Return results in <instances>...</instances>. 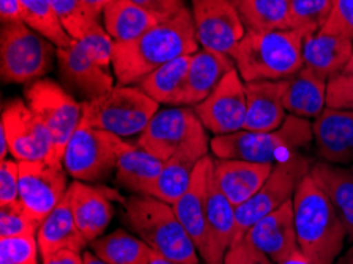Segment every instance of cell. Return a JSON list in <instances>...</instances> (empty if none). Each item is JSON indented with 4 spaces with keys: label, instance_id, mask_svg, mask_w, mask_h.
<instances>
[{
    "label": "cell",
    "instance_id": "cell-1",
    "mask_svg": "<svg viewBox=\"0 0 353 264\" xmlns=\"http://www.w3.org/2000/svg\"><path fill=\"white\" fill-rule=\"evenodd\" d=\"M198 50L194 18L190 10L184 8L135 40L114 43L113 73L117 85H138L154 70Z\"/></svg>",
    "mask_w": 353,
    "mask_h": 264
},
{
    "label": "cell",
    "instance_id": "cell-2",
    "mask_svg": "<svg viewBox=\"0 0 353 264\" xmlns=\"http://www.w3.org/2000/svg\"><path fill=\"white\" fill-rule=\"evenodd\" d=\"M298 247L312 264H333L344 249L347 233L330 198L311 172L293 195Z\"/></svg>",
    "mask_w": 353,
    "mask_h": 264
},
{
    "label": "cell",
    "instance_id": "cell-3",
    "mask_svg": "<svg viewBox=\"0 0 353 264\" xmlns=\"http://www.w3.org/2000/svg\"><path fill=\"white\" fill-rule=\"evenodd\" d=\"M122 204L124 223L154 252L178 264H200L196 247L171 204L146 195H132Z\"/></svg>",
    "mask_w": 353,
    "mask_h": 264
},
{
    "label": "cell",
    "instance_id": "cell-4",
    "mask_svg": "<svg viewBox=\"0 0 353 264\" xmlns=\"http://www.w3.org/2000/svg\"><path fill=\"white\" fill-rule=\"evenodd\" d=\"M304 34L293 29L255 32L245 30L232 59L244 83L281 81L303 67Z\"/></svg>",
    "mask_w": 353,
    "mask_h": 264
},
{
    "label": "cell",
    "instance_id": "cell-5",
    "mask_svg": "<svg viewBox=\"0 0 353 264\" xmlns=\"http://www.w3.org/2000/svg\"><path fill=\"white\" fill-rule=\"evenodd\" d=\"M312 141V122L288 114L285 122L276 130H241L225 136H212L211 150L217 159L279 163L296 155L298 150L311 145Z\"/></svg>",
    "mask_w": 353,
    "mask_h": 264
},
{
    "label": "cell",
    "instance_id": "cell-6",
    "mask_svg": "<svg viewBox=\"0 0 353 264\" xmlns=\"http://www.w3.org/2000/svg\"><path fill=\"white\" fill-rule=\"evenodd\" d=\"M159 106L138 85H114L110 92L83 101V121L122 139L140 136Z\"/></svg>",
    "mask_w": 353,
    "mask_h": 264
},
{
    "label": "cell",
    "instance_id": "cell-7",
    "mask_svg": "<svg viewBox=\"0 0 353 264\" xmlns=\"http://www.w3.org/2000/svg\"><path fill=\"white\" fill-rule=\"evenodd\" d=\"M57 46L23 21L2 24L0 74L3 83L29 84L41 79L54 65Z\"/></svg>",
    "mask_w": 353,
    "mask_h": 264
},
{
    "label": "cell",
    "instance_id": "cell-8",
    "mask_svg": "<svg viewBox=\"0 0 353 264\" xmlns=\"http://www.w3.org/2000/svg\"><path fill=\"white\" fill-rule=\"evenodd\" d=\"M24 97L26 103L50 132L52 152L48 163L63 166V152L68 139L83 119V103L74 100L62 84L46 78L26 85Z\"/></svg>",
    "mask_w": 353,
    "mask_h": 264
},
{
    "label": "cell",
    "instance_id": "cell-9",
    "mask_svg": "<svg viewBox=\"0 0 353 264\" xmlns=\"http://www.w3.org/2000/svg\"><path fill=\"white\" fill-rule=\"evenodd\" d=\"M125 141L113 133L94 128L81 119L63 152V168L74 181L103 182L116 171Z\"/></svg>",
    "mask_w": 353,
    "mask_h": 264
},
{
    "label": "cell",
    "instance_id": "cell-10",
    "mask_svg": "<svg viewBox=\"0 0 353 264\" xmlns=\"http://www.w3.org/2000/svg\"><path fill=\"white\" fill-rule=\"evenodd\" d=\"M311 166L306 159L298 154L274 165L265 184L248 201L236 207V236L233 245L243 241L248 230L260 219L293 199L299 182L309 174Z\"/></svg>",
    "mask_w": 353,
    "mask_h": 264
},
{
    "label": "cell",
    "instance_id": "cell-11",
    "mask_svg": "<svg viewBox=\"0 0 353 264\" xmlns=\"http://www.w3.org/2000/svg\"><path fill=\"white\" fill-rule=\"evenodd\" d=\"M67 174L63 166L46 161H19V203L39 225L67 196Z\"/></svg>",
    "mask_w": 353,
    "mask_h": 264
},
{
    "label": "cell",
    "instance_id": "cell-12",
    "mask_svg": "<svg viewBox=\"0 0 353 264\" xmlns=\"http://www.w3.org/2000/svg\"><path fill=\"white\" fill-rule=\"evenodd\" d=\"M0 132L7 136L10 154L18 161H50L52 143L50 132L21 99L5 101Z\"/></svg>",
    "mask_w": 353,
    "mask_h": 264
},
{
    "label": "cell",
    "instance_id": "cell-13",
    "mask_svg": "<svg viewBox=\"0 0 353 264\" xmlns=\"http://www.w3.org/2000/svg\"><path fill=\"white\" fill-rule=\"evenodd\" d=\"M190 12L200 48L232 56L245 35L232 0H192Z\"/></svg>",
    "mask_w": 353,
    "mask_h": 264
},
{
    "label": "cell",
    "instance_id": "cell-14",
    "mask_svg": "<svg viewBox=\"0 0 353 264\" xmlns=\"http://www.w3.org/2000/svg\"><path fill=\"white\" fill-rule=\"evenodd\" d=\"M198 119L203 127L214 136H225L244 130L248 99H245V83L238 70L230 72L217 89L194 106Z\"/></svg>",
    "mask_w": 353,
    "mask_h": 264
},
{
    "label": "cell",
    "instance_id": "cell-15",
    "mask_svg": "<svg viewBox=\"0 0 353 264\" xmlns=\"http://www.w3.org/2000/svg\"><path fill=\"white\" fill-rule=\"evenodd\" d=\"M57 63L63 88L72 95L83 97L84 101L97 99L114 88L110 68L101 65L79 40H73L67 48H57Z\"/></svg>",
    "mask_w": 353,
    "mask_h": 264
},
{
    "label": "cell",
    "instance_id": "cell-16",
    "mask_svg": "<svg viewBox=\"0 0 353 264\" xmlns=\"http://www.w3.org/2000/svg\"><path fill=\"white\" fill-rule=\"evenodd\" d=\"M201 128L203 123L198 119L194 108L170 106L159 110L152 116L148 127L138 136L137 145L154 157L167 161Z\"/></svg>",
    "mask_w": 353,
    "mask_h": 264
},
{
    "label": "cell",
    "instance_id": "cell-17",
    "mask_svg": "<svg viewBox=\"0 0 353 264\" xmlns=\"http://www.w3.org/2000/svg\"><path fill=\"white\" fill-rule=\"evenodd\" d=\"M208 149H211V139L208 136V130L203 127L167 161H163L162 171L146 196L157 198L173 206L189 188L192 176L198 163L208 155Z\"/></svg>",
    "mask_w": 353,
    "mask_h": 264
},
{
    "label": "cell",
    "instance_id": "cell-18",
    "mask_svg": "<svg viewBox=\"0 0 353 264\" xmlns=\"http://www.w3.org/2000/svg\"><path fill=\"white\" fill-rule=\"evenodd\" d=\"M214 170V159L206 155L192 176L190 185L184 192L178 201L173 204V209L178 215L179 222L190 236L201 260L206 264H211V249H210V234H208V192H210V182Z\"/></svg>",
    "mask_w": 353,
    "mask_h": 264
},
{
    "label": "cell",
    "instance_id": "cell-19",
    "mask_svg": "<svg viewBox=\"0 0 353 264\" xmlns=\"http://www.w3.org/2000/svg\"><path fill=\"white\" fill-rule=\"evenodd\" d=\"M67 195L74 222L89 244L103 236L105 230L108 228L114 215L113 201H125L114 188L90 185L81 181H74L70 184Z\"/></svg>",
    "mask_w": 353,
    "mask_h": 264
},
{
    "label": "cell",
    "instance_id": "cell-20",
    "mask_svg": "<svg viewBox=\"0 0 353 264\" xmlns=\"http://www.w3.org/2000/svg\"><path fill=\"white\" fill-rule=\"evenodd\" d=\"M243 241L265 253L274 264L282 263L298 252L293 199L250 226Z\"/></svg>",
    "mask_w": 353,
    "mask_h": 264
},
{
    "label": "cell",
    "instance_id": "cell-21",
    "mask_svg": "<svg viewBox=\"0 0 353 264\" xmlns=\"http://www.w3.org/2000/svg\"><path fill=\"white\" fill-rule=\"evenodd\" d=\"M314 144L322 161L353 166V110L328 108L312 122Z\"/></svg>",
    "mask_w": 353,
    "mask_h": 264
},
{
    "label": "cell",
    "instance_id": "cell-22",
    "mask_svg": "<svg viewBox=\"0 0 353 264\" xmlns=\"http://www.w3.org/2000/svg\"><path fill=\"white\" fill-rule=\"evenodd\" d=\"M274 165L238 159H216L212 174L223 195L234 207H238L265 184Z\"/></svg>",
    "mask_w": 353,
    "mask_h": 264
},
{
    "label": "cell",
    "instance_id": "cell-23",
    "mask_svg": "<svg viewBox=\"0 0 353 264\" xmlns=\"http://www.w3.org/2000/svg\"><path fill=\"white\" fill-rule=\"evenodd\" d=\"M233 70H236V65L232 56L200 48L190 56L181 106L194 108L200 105Z\"/></svg>",
    "mask_w": 353,
    "mask_h": 264
},
{
    "label": "cell",
    "instance_id": "cell-24",
    "mask_svg": "<svg viewBox=\"0 0 353 264\" xmlns=\"http://www.w3.org/2000/svg\"><path fill=\"white\" fill-rule=\"evenodd\" d=\"M279 83L283 106L290 116L315 121L326 110L328 81L312 70L301 67L295 74Z\"/></svg>",
    "mask_w": 353,
    "mask_h": 264
},
{
    "label": "cell",
    "instance_id": "cell-25",
    "mask_svg": "<svg viewBox=\"0 0 353 264\" xmlns=\"http://www.w3.org/2000/svg\"><path fill=\"white\" fill-rule=\"evenodd\" d=\"M353 40L347 37L317 32L303 40V67L330 81L344 73L352 56Z\"/></svg>",
    "mask_w": 353,
    "mask_h": 264
},
{
    "label": "cell",
    "instance_id": "cell-26",
    "mask_svg": "<svg viewBox=\"0 0 353 264\" xmlns=\"http://www.w3.org/2000/svg\"><path fill=\"white\" fill-rule=\"evenodd\" d=\"M244 130L271 132L279 128L287 119L279 81H250L245 83Z\"/></svg>",
    "mask_w": 353,
    "mask_h": 264
},
{
    "label": "cell",
    "instance_id": "cell-27",
    "mask_svg": "<svg viewBox=\"0 0 353 264\" xmlns=\"http://www.w3.org/2000/svg\"><path fill=\"white\" fill-rule=\"evenodd\" d=\"M37 242L41 258L61 250L84 252L89 247L88 239L84 238L81 230L74 222L68 195L62 203L43 220L37 231Z\"/></svg>",
    "mask_w": 353,
    "mask_h": 264
},
{
    "label": "cell",
    "instance_id": "cell-28",
    "mask_svg": "<svg viewBox=\"0 0 353 264\" xmlns=\"http://www.w3.org/2000/svg\"><path fill=\"white\" fill-rule=\"evenodd\" d=\"M214 171V170H212ZM208 234H210L211 264H222L225 253L236 236V207L223 195L211 176L208 192Z\"/></svg>",
    "mask_w": 353,
    "mask_h": 264
},
{
    "label": "cell",
    "instance_id": "cell-29",
    "mask_svg": "<svg viewBox=\"0 0 353 264\" xmlns=\"http://www.w3.org/2000/svg\"><path fill=\"white\" fill-rule=\"evenodd\" d=\"M311 176L330 198L336 214L344 225L347 239L353 242V171L345 166L317 161L311 166Z\"/></svg>",
    "mask_w": 353,
    "mask_h": 264
},
{
    "label": "cell",
    "instance_id": "cell-30",
    "mask_svg": "<svg viewBox=\"0 0 353 264\" xmlns=\"http://www.w3.org/2000/svg\"><path fill=\"white\" fill-rule=\"evenodd\" d=\"M163 161L146 152L140 145L125 143L117 159L114 181L132 195H148L149 188L162 171Z\"/></svg>",
    "mask_w": 353,
    "mask_h": 264
},
{
    "label": "cell",
    "instance_id": "cell-31",
    "mask_svg": "<svg viewBox=\"0 0 353 264\" xmlns=\"http://www.w3.org/2000/svg\"><path fill=\"white\" fill-rule=\"evenodd\" d=\"M103 27L116 43L138 39L162 19L132 0H114L103 10Z\"/></svg>",
    "mask_w": 353,
    "mask_h": 264
},
{
    "label": "cell",
    "instance_id": "cell-32",
    "mask_svg": "<svg viewBox=\"0 0 353 264\" xmlns=\"http://www.w3.org/2000/svg\"><path fill=\"white\" fill-rule=\"evenodd\" d=\"M192 56V54H190ZM190 56H183L165 63L148 74L138 88L156 100L159 105L181 106L185 88V78L190 65Z\"/></svg>",
    "mask_w": 353,
    "mask_h": 264
},
{
    "label": "cell",
    "instance_id": "cell-33",
    "mask_svg": "<svg viewBox=\"0 0 353 264\" xmlns=\"http://www.w3.org/2000/svg\"><path fill=\"white\" fill-rule=\"evenodd\" d=\"M89 247L90 252L108 264H149L154 255L146 242L121 228L100 236Z\"/></svg>",
    "mask_w": 353,
    "mask_h": 264
},
{
    "label": "cell",
    "instance_id": "cell-34",
    "mask_svg": "<svg viewBox=\"0 0 353 264\" xmlns=\"http://www.w3.org/2000/svg\"><path fill=\"white\" fill-rule=\"evenodd\" d=\"M245 30L268 32L290 29L288 0H232Z\"/></svg>",
    "mask_w": 353,
    "mask_h": 264
},
{
    "label": "cell",
    "instance_id": "cell-35",
    "mask_svg": "<svg viewBox=\"0 0 353 264\" xmlns=\"http://www.w3.org/2000/svg\"><path fill=\"white\" fill-rule=\"evenodd\" d=\"M21 21L39 32L57 48H67L73 39L63 29L51 0H19Z\"/></svg>",
    "mask_w": 353,
    "mask_h": 264
},
{
    "label": "cell",
    "instance_id": "cell-36",
    "mask_svg": "<svg viewBox=\"0 0 353 264\" xmlns=\"http://www.w3.org/2000/svg\"><path fill=\"white\" fill-rule=\"evenodd\" d=\"M63 29L73 40H81L100 24V16L85 7L83 0H51Z\"/></svg>",
    "mask_w": 353,
    "mask_h": 264
},
{
    "label": "cell",
    "instance_id": "cell-37",
    "mask_svg": "<svg viewBox=\"0 0 353 264\" xmlns=\"http://www.w3.org/2000/svg\"><path fill=\"white\" fill-rule=\"evenodd\" d=\"M334 0H288L290 29L304 35L317 34L330 18Z\"/></svg>",
    "mask_w": 353,
    "mask_h": 264
},
{
    "label": "cell",
    "instance_id": "cell-38",
    "mask_svg": "<svg viewBox=\"0 0 353 264\" xmlns=\"http://www.w3.org/2000/svg\"><path fill=\"white\" fill-rule=\"evenodd\" d=\"M39 226L19 201L0 206V238L37 236Z\"/></svg>",
    "mask_w": 353,
    "mask_h": 264
},
{
    "label": "cell",
    "instance_id": "cell-39",
    "mask_svg": "<svg viewBox=\"0 0 353 264\" xmlns=\"http://www.w3.org/2000/svg\"><path fill=\"white\" fill-rule=\"evenodd\" d=\"M37 236L0 238V264H39Z\"/></svg>",
    "mask_w": 353,
    "mask_h": 264
},
{
    "label": "cell",
    "instance_id": "cell-40",
    "mask_svg": "<svg viewBox=\"0 0 353 264\" xmlns=\"http://www.w3.org/2000/svg\"><path fill=\"white\" fill-rule=\"evenodd\" d=\"M322 32L353 40V0H334L333 10L322 27Z\"/></svg>",
    "mask_w": 353,
    "mask_h": 264
},
{
    "label": "cell",
    "instance_id": "cell-41",
    "mask_svg": "<svg viewBox=\"0 0 353 264\" xmlns=\"http://www.w3.org/2000/svg\"><path fill=\"white\" fill-rule=\"evenodd\" d=\"M79 41L88 48L89 52L97 59L101 65L106 68L113 67V51L116 41L108 35L103 26L95 27Z\"/></svg>",
    "mask_w": 353,
    "mask_h": 264
},
{
    "label": "cell",
    "instance_id": "cell-42",
    "mask_svg": "<svg viewBox=\"0 0 353 264\" xmlns=\"http://www.w3.org/2000/svg\"><path fill=\"white\" fill-rule=\"evenodd\" d=\"M326 106L334 110H353V73H341L328 81Z\"/></svg>",
    "mask_w": 353,
    "mask_h": 264
},
{
    "label": "cell",
    "instance_id": "cell-43",
    "mask_svg": "<svg viewBox=\"0 0 353 264\" xmlns=\"http://www.w3.org/2000/svg\"><path fill=\"white\" fill-rule=\"evenodd\" d=\"M19 201V161H0V206Z\"/></svg>",
    "mask_w": 353,
    "mask_h": 264
},
{
    "label": "cell",
    "instance_id": "cell-44",
    "mask_svg": "<svg viewBox=\"0 0 353 264\" xmlns=\"http://www.w3.org/2000/svg\"><path fill=\"white\" fill-rule=\"evenodd\" d=\"M222 264H274L265 253L256 250L254 245L245 241H239L238 244L230 247L225 253Z\"/></svg>",
    "mask_w": 353,
    "mask_h": 264
},
{
    "label": "cell",
    "instance_id": "cell-45",
    "mask_svg": "<svg viewBox=\"0 0 353 264\" xmlns=\"http://www.w3.org/2000/svg\"><path fill=\"white\" fill-rule=\"evenodd\" d=\"M132 2L156 14L162 21L173 18L187 8L185 0H132Z\"/></svg>",
    "mask_w": 353,
    "mask_h": 264
},
{
    "label": "cell",
    "instance_id": "cell-46",
    "mask_svg": "<svg viewBox=\"0 0 353 264\" xmlns=\"http://www.w3.org/2000/svg\"><path fill=\"white\" fill-rule=\"evenodd\" d=\"M43 264H84V258L81 252L74 250H61L51 253L45 258H41Z\"/></svg>",
    "mask_w": 353,
    "mask_h": 264
},
{
    "label": "cell",
    "instance_id": "cell-47",
    "mask_svg": "<svg viewBox=\"0 0 353 264\" xmlns=\"http://www.w3.org/2000/svg\"><path fill=\"white\" fill-rule=\"evenodd\" d=\"M0 19L2 24L19 21V0H0Z\"/></svg>",
    "mask_w": 353,
    "mask_h": 264
},
{
    "label": "cell",
    "instance_id": "cell-48",
    "mask_svg": "<svg viewBox=\"0 0 353 264\" xmlns=\"http://www.w3.org/2000/svg\"><path fill=\"white\" fill-rule=\"evenodd\" d=\"M111 2H114V0H83L85 7L92 10V12L99 16L103 14V10L108 7Z\"/></svg>",
    "mask_w": 353,
    "mask_h": 264
},
{
    "label": "cell",
    "instance_id": "cell-49",
    "mask_svg": "<svg viewBox=\"0 0 353 264\" xmlns=\"http://www.w3.org/2000/svg\"><path fill=\"white\" fill-rule=\"evenodd\" d=\"M279 264H312V263L306 255H304L301 250H298V252L293 253L292 256H288L287 260H283Z\"/></svg>",
    "mask_w": 353,
    "mask_h": 264
},
{
    "label": "cell",
    "instance_id": "cell-50",
    "mask_svg": "<svg viewBox=\"0 0 353 264\" xmlns=\"http://www.w3.org/2000/svg\"><path fill=\"white\" fill-rule=\"evenodd\" d=\"M83 258H84V264H108V263H105L103 260H100V258L90 250H84Z\"/></svg>",
    "mask_w": 353,
    "mask_h": 264
},
{
    "label": "cell",
    "instance_id": "cell-51",
    "mask_svg": "<svg viewBox=\"0 0 353 264\" xmlns=\"http://www.w3.org/2000/svg\"><path fill=\"white\" fill-rule=\"evenodd\" d=\"M333 264H353V244L349 247L344 255H339Z\"/></svg>",
    "mask_w": 353,
    "mask_h": 264
},
{
    "label": "cell",
    "instance_id": "cell-52",
    "mask_svg": "<svg viewBox=\"0 0 353 264\" xmlns=\"http://www.w3.org/2000/svg\"><path fill=\"white\" fill-rule=\"evenodd\" d=\"M149 264H178V263L171 261V260H168V258H165V256L159 255V253L154 252V255L151 258V263H149Z\"/></svg>",
    "mask_w": 353,
    "mask_h": 264
},
{
    "label": "cell",
    "instance_id": "cell-53",
    "mask_svg": "<svg viewBox=\"0 0 353 264\" xmlns=\"http://www.w3.org/2000/svg\"><path fill=\"white\" fill-rule=\"evenodd\" d=\"M344 73H353V48H352V56H350V61L347 63V67L344 70Z\"/></svg>",
    "mask_w": 353,
    "mask_h": 264
},
{
    "label": "cell",
    "instance_id": "cell-54",
    "mask_svg": "<svg viewBox=\"0 0 353 264\" xmlns=\"http://www.w3.org/2000/svg\"><path fill=\"white\" fill-rule=\"evenodd\" d=\"M352 171H353V166H352Z\"/></svg>",
    "mask_w": 353,
    "mask_h": 264
}]
</instances>
